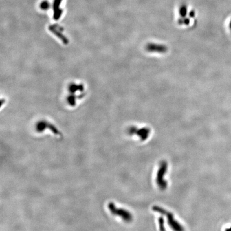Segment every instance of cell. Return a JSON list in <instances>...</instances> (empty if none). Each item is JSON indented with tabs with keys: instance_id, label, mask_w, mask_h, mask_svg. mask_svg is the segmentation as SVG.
<instances>
[{
	"instance_id": "1",
	"label": "cell",
	"mask_w": 231,
	"mask_h": 231,
	"mask_svg": "<svg viewBox=\"0 0 231 231\" xmlns=\"http://www.w3.org/2000/svg\"><path fill=\"white\" fill-rule=\"evenodd\" d=\"M153 210L155 212H158L160 214L165 216L168 218V223L170 226L175 231H182L184 230V228L182 226L179 224L177 221L175 220L174 218L173 214L170 213L168 211L165 210L161 207L158 206H154L153 207Z\"/></svg>"
},
{
	"instance_id": "2",
	"label": "cell",
	"mask_w": 231,
	"mask_h": 231,
	"mask_svg": "<svg viewBox=\"0 0 231 231\" xmlns=\"http://www.w3.org/2000/svg\"><path fill=\"white\" fill-rule=\"evenodd\" d=\"M108 208L112 214L122 218L123 221L126 222H130L133 219V216L129 211L117 208L112 202L109 203Z\"/></svg>"
},
{
	"instance_id": "3",
	"label": "cell",
	"mask_w": 231,
	"mask_h": 231,
	"mask_svg": "<svg viewBox=\"0 0 231 231\" xmlns=\"http://www.w3.org/2000/svg\"><path fill=\"white\" fill-rule=\"evenodd\" d=\"M168 165L166 162H162L157 173L156 183L159 188L162 190H165L168 186V182L164 179L165 175L168 170Z\"/></svg>"
},
{
	"instance_id": "4",
	"label": "cell",
	"mask_w": 231,
	"mask_h": 231,
	"mask_svg": "<svg viewBox=\"0 0 231 231\" xmlns=\"http://www.w3.org/2000/svg\"><path fill=\"white\" fill-rule=\"evenodd\" d=\"M127 133L130 135H136L139 137L140 140H147L151 134V130L148 127L138 129L135 127H131L128 130Z\"/></svg>"
},
{
	"instance_id": "5",
	"label": "cell",
	"mask_w": 231,
	"mask_h": 231,
	"mask_svg": "<svg viewBox=\"0 0 231 231\" xmlns=\"http://www.w3.org/2000/svg\"><path fill=\"white\" fill-rule=\"evenodd\" d=\"M36 128V131L39 133L42 132L46 129H49L55 135L59 136L62 135L61 132L58 130L55 126L45 121H41L38 123Z\"/></svg>"
},
{
	"instance_id": "6",
	"label": "cell",
	"mask_w": 231,
	"mask_h": 231,
	"mask_svg": "<svg viewBox=\"0 0 231 231\" xmlns=\"http://www.w3.org/2000/svg\"><path fill=\"white\" fill-rule=\"evenodd\" d=\"M158 221H159V224H160V230L161 231L165 230L164 221L163 218L160 217L158 219Z\"/></svg>"
}]
</instances>
